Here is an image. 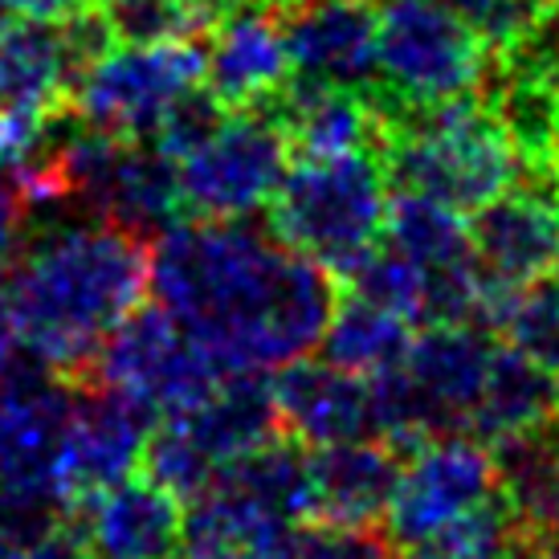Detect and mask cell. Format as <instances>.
I'll return each instance as SVG.
<instances>
[{"mask_svg":"<svg viewBox=\"0 0 559 559\" xmlns=\"http://www.w3.org/2000/svg\"><path fill=\"white\" fill-rule=\"evenodd\" d=\"M335 274L229 221L171 225L152 249V290L221 376L270 372L323 343Z\"/></svg>","mask_w":559,"mask_h":559,"instance_id":"6da1fadb","label":"cell"},{"mask_svg":"<svg viewBox=\"0 0 559 559\" xmlns=\"http://www.w3.org/2000/svg\"><path fill=\"white\" fill-rule=\"evenodd\" d=\"M152 286L147 241L107 221L70 225L33 241L4 282V331L66 380H91L115 326Z\"/></svg>","mask_w":559,"mask_h":559,"instance_id":"7a4b0ae2","label":"cell"},{"mask_svg":"<svg viewBox=\"0 0 559 559\" xmlns=\"http://www.w3.org/2000/svg\"><path fill=\"white\" fill-rule=\"evenodd\" d=\"M384 115L380 156L389 180L450 204L453 213H478L523 176L519 152L486 94L441 107H384Z\"/></svg>","mask_w":559,"mask_h":559,"instance_id":"3957f363","label":"cell"},{"mask_svg":"<svg viewBox=\"0 0 559 559\" xmlns=\"http://www.w3.org/2000/svg\"><path fill=\"white\" fill-rule=\"evenodd\" d=\"M389 185V168L376 147L343 156H298L270 197V229L282 246L314 258L340 282H352L380 246Z\"/></svg>","mask_w":559,"mask_h":559,"instance_id":"277c9868","label":"cell"},{"mask_svg":"<svg viewBox=\"0 0 559 559\" xmlns=\"http://www.w3.org/2000/svg\"><path fill=\"white\" fill-rule=\"evenodd\" d=\"M376 70L384 107H441L486 94L490 53L450 0H376Z\"/></svg>","mask_w":559,"mask_h":559,"instance_id":"5b68a950","label":"cell"},{"mask_svg":"<svg viewBox=\"0 0 559 559\" xmlns=\"http://www.w3.org/2000/svg\"><path fill=\"white\" fill-rule=\"evenodd\" d=\"M282 433L274 384L262 372L221 376L201 404L164 417L147 437L143 469L176 498H197L221 469Z\"/></svg>","mask_w":559,"mask_h":559,"instance_id":"8992f818","label":"cell"},{"mask_svg":"<svg viewBox=\"0 0 559 559\" xmlns=\"http://www.w3.org/2000/svg\"><path fill=\"white\" fill-rule=\"evenodd\" d=\"M49 152L62 168L70 201L115 229L147 241L185 217L180 164L168 152H159L152 140H119L107 131L82 127L79 135L66 140L49 135Z\"/></svg>","mask_w":559,"mask_h":559,"instance_id":"52a82bcc","label":"cell"},{"mask_svg":"<svg viewBox=\"0 0 559 559\" xmlns=\"http://www.w3.org/2000/svg\"><path fill=\"white\" fill-rule=\"evenodd\" d=\"M209 66L201 37L127 41L103 53L70 94V115L82 127L119 140H156L168 110L197 91Z\"/></svg>","mask_w":559,"mask_h":559,"instance_id":"ba28073f","label":"cell"},{"mask_svg":"<svg viewBox=\"0 0 559 559\" xmlns=\"http://www.w3.org/2000/svg\"><path fill=\"white\" fill-rule=\"evenodd\" d=\"M290 168V140L270 110H229L209 140L180 159L185 213L237 221L270 204Z\"/></svg>","mask_w":559,"mask_h":559,"instance_id":"9c48e42d","label":"cell"},{"mask_svg":"<svg viewBox=\"0 0 559 559\" xmlns=\"http://www.w3.org/2000/svg\"><path fill=\"white\" fill-rule=\"evenodd\" d=\"M91 380L131 392L156 417H171L201 404L221 384V372L164 307H135L107 335Z\"/></svg>","mask_w":559,"mask_h":559,"instance_id":"30bf717a","label":"cell"},{"mask_svg":"<svg viewBox=\"0 0 559 559\" xmlns=\"http://www.w3.org/2000/svg\"><path fill=\"white\" fill-rule=\"evenodd\" d=\"M156 413L131 392L110 389L103 380L74 384V413L66 425L58 486L70 511H86L94 498L131 474L143 462Z\"/></svg>","mask_w":559,"mask_h":559,"instance_id":"8fae6325","label":"cell"},{"mask_svg":"<svg viewBox=\"0 0 559 559\" xmlns=\"http://www.w3.org/2000/svg\"><path fill=\"white\" fill-rule=\"evenodd\" d=\"M498 495L495 453L474 437H441L413 450V462L401 466L389 502V535L401 547L425 539L462 514L486 507Z\"/></svg>","mask_w":559,"mask_h":559,"instance_id":"7c38bea8","label":"cell"},{"mask_svg":"<svg viewBox=\"0 0 559 559\" xmlns=\"http://www.w3.org/2000/svg\"><path fill=\"white\" fill-rule=\"evenodd\" d=\"M298 82L376 91V0H286L274 4Z\"/></svg>","mask_w":559,"mask_h":559,"instance_id":"4fadbf2b","label":"cell"},{"mask_svg":"<svg viewBox=\"0 0 559 559\" xmlns=\"http://www.w3.org/2000/svg\"><path fill=\"white\" fill-rule=\"evenodd\" d=\"M469 246L481 274L502 290H519L547 274L559 258V180L519 176L474 213Z\"/></svg>","mask_w":559,"mask_h":559,"instance_id":"5bb4252c","label":"cell"},{"mask_svg":"<svg viewBox=\"0 0 559 559\" xmlns=\"http://www.w3.org/2000/svg\"><path fill=\"white\" fill-rule=\"evenodd\" d=\"M495 347L486 343L478 326L466 323H433L429 331L413 335L401 359V372L425 404V417L433 425V437H466L469 413L481 396L486 372H490Z\"/></svg>","mask_w":559,"mask_h":559,"instance_id":"9a60e30c","label":"cell"},{"mask_svg":"<svg viewBox=\"0 0 559 559\" xmlns=\"http://www.w3.org/2000/svg\"><path fill=\"white\" fill-rule=\"evenodd\" d=\"M204 79L225 110H258L286 91L295 70L270 0H249L213 29Z\"/></svg>","mask_w":559,"mask_h":559,"instance_id":"2e32d148","label":"cell"},{"mask_svg":"<svg viewBox=\"0 0 559 559\" xmlns=\"http://www.w3.org/2000/svg\"><path fill=\"white\" fill-rule=\"evenodd\" d=\"M298 519L221 481H209L192 498L176 559H298Z\"/></svg>","mask_w":559,"mask_h":559,"instance_id":"e0dca14e","label":"cell"},{"mask_svg":"<svg viewBox=\"0 0 559 559\" xmlns=\"http://www.w3.org/2000/svg\"><path fill=\"white\" fill-rule=\"evenodd\" d=\"M274 401H278L282 429L314 450L376 433L372 380L347 372L331 359L286 364V372L274 380Z\"/></svg>","mask_w":559,"mask_h":559,"instance_id":"ac0fdd59","label":"cell"},{"mask_svg":"<svg viewBox=\"0 0 559 559\" xmlns=\"http://www.w3.org/2000/svg\"><path fill=\"white\" fill-rule=\"evenodd\" d=\"M270 110L290 140L298 156H343L364 152L384 140L389 115L380 107L376 91H347V86H319V82L290 79L278 98H270Z\"/></svg>","mask_w":559,"mask_h":559,"instance_id":"d6986e66","label":"cell"},{"mask_svg":"<svg viewBox=\"0 0 559 559\" xmlns=\"http://www.w3.org/2000/svg\"><path fill=\"white\" fill-rule=\"evenodd\" d=\"M401 478V450L389 441H335L311 453V523L359 527L389 514Z\"/></svg>","mask_w":559,"mask_h":559,"instance_id":"ffe728a7","label":"cell"},{"mask_svg":"<svg viewBox=\"0 0 559 559\" xmlns=\"http://www.w3.org/2000/svg\"><path fill=\"white\" fill-rule=\"evenodd\" d=\"M180 527V498L152 478H123L86 507L98 559H176Z\"/></svg>","mask_w":559,"mask_h":559,"instance_id":"44dd1931","label":"cell"},{"mask_svg":"<svg viewBox=\"0 0 559 559\" xmlns=\"http://www.w3.org/2000/svg\"><path fill=\"white\" fill-rule=\"evenodd\" d=\"M74 70L66 58L62 25L41 16H16L0 37V110L53 119L70 110Z\"/></svg>","mask_w":559,"mask_h":559,"instance_id":"7402d4cb","label":"cell"},{"mask_svg":"<svg viewBox=\"0 0 559 559\" xmlns=\"http://www.w3.org/2000/svg\"><path fill=\"white\" fill-rule=\"evenodd\" d=\"M559 417V376L531 364L514 347H495L481 396L469 413L466 437L495 450L519 433H531Z\"/></svg>","mask_w":559,"mask_h":559,"instance_id":"603a6c76","label":"cell"},{"mask_svg":"<svg viewBox=\"0 0 559 559\" xmlns=\"http://www.w3.org/2000/svg\"><path fill=\"white\" fill-rule=\"evenodd\" d=\"M408 343H413L408 319H401L396 311L364 295L335 302V314L323 331L326 359L356 376H376L392 364H401Z\"/></svg>","mask_w":559,"mask_h":559,"instance_id":"cb8c5ba5","label":"cell"},{"mask_svg":"<svg viewBox=\"0 0 559 559\" xmlns=\"http://www.w3.org/2000/svg\"><path fill=\"white\" fill-rule=\"evenodd\" d=\"M384 237H389L392 249H401L404 258H413L425 274L474 258L462 213H453L450 204L433 201L425 192H413V188H396L389 197Z\"/></svg>","mask_w":559,"mask_h":559,"instance_id":"d4e9b609","label":"cell"},{"mask_svg":"<svg viewBox=\"0 0 559 559\" xmlns=\"http://www.w3.org/2000/svg\"><path fill=\"white\" fill-rule=\"evenodd\" d=\"M523 547H539L527 531L514 523L502 498H490L478 511L429 531L425 539L404 547V559H511Z\"/></svg>","mask_w":559,"mask_h":559,"instance_id":"484cf974","label":"cell"},{"mask_svg":"<svg viewBox=\"0 0 559 559\" xmlns=\"http://www.w3.org/2000/svg\"><path fill=\"white\" fill-rule=\"evenodd\" d=\"M495 331L507 335L514 352H523L531 364L559 376V270L539 274L535 282L519 286L507 298V311Z\"/></svg>","mask_w":559,"mask_h":559,"instance_id":"4316f807","label":"cell"},{"mask_svg":"<svg viewBox=\"0 0 559 559\" xmlns=\"http://www.w3.org/2000/svg\"><path fill=\"white\" fill-rule=\"evenodd\" d=\"M450 4L486 46V53L502 58L539 29V21L551 13L556 0H450Z\"/></svg>","mask_w":559,"mask_h":559,"instance_id":"83f0119b","label":"cell"},{"mask_svg":"<svg viewBox=\"0 0 559 559\" xmlns=\"http://www.w3.org/2000/svg\"><path fill=\"white\" fill-rule=\"evenodd\" d=\"M298 559H404V551L389 531H380L376 523H359V527L314 523L311 531H302Z\"/></svg>","mask_w":559,"mask_h":559,"instance_id":"f1b7e54d","label":"cell"},{"mask_svg":"<svg viewBox=\"0 0 559 559\" xmlns=\"http://www.w3.org/2000/svg\"><path fill=\"white\" fill-rule=\"evenodd\" d=\"M188 9H192V13L201 16V25L209 33L217 29L221 21H225V16L229 13H237V9H241V4H249V0H185Z\"/></svg>","mask_w":559,"mask_h":559,"instance_id":"f546056e","label":"cell"},{"mask_svg":"<svg viewBox=\"0 0 559 559\" xmlns=\"http://www.w3.org/2000/svg\"><path fill=\"white\" fill-rule=\"evenodd\" d=\"M21 225H25V217H21V213H13L9 204H0V265H9V258H13L16 237H21Z\"/></svg>","mask_w":559,"mask_h":559,"instance_id":"4dcf8cb0","label":"cell"},{"mask_svg":"<svg viewBox=\"0 0 559 559\" xmlns=\"http://www.w3.org/2000/svg\"><path fill=\"white\" fill-rule=\"evenodd\" d=\"M539 556H544V559H559V519L544 531V539H539Z\"/></svg>","mask_w":559,"mask_h":559,"instance_id":"1f68e13d","label":"cell"},{"mask_svg":"<svg viewBox=\"0 0 559 559\" xmlns=\"http://www.w3.org/2000/svg\"><path fill=\"white\" fill-rule=\"evenodd\" d=\"M16 16H21V9H16V0H0V37L9 33V25H13Z\"/></svg>","mask_w":559,"mask_h":559,"instance_id":"d6a6232c","label":"cell"},{"mask_svg":"<svg viewBox=\"0 0 559 559\" xmlns=\"http://www.w3.org/2000/svg\"><path fill=\"white\" fill-rule=\"evenodd\" d=\"M4 282H9V265H0V331H4Z\"/></svg>","mask_w":559,"mask_h":559,"instance_id":"836d02e7","label":"cell"},{"mask_svg":"<svg viewBox=\"0 0 559 559\" xmlns=\"http://www.w3.org/2000/svg\"><path fill=\"white\" fill-rule=\"evenodd\" d=\"M94 4H103V9H107V4H119V0H94Z\"/></svg>","mask_w":559,"mask_h":559,"instance_id":"e575fe53","label":"cell"},{"mask_svg":"<svg viewBox=\"0 0 559 559\" xmlns=\"http://www.w3.org/2000/svg\"><path fill=\"white\" fill-rule=\"evenodd\" d=\"M270 4H286V0H270Z\"/></svg>","mask_w":559,"mask_h":559,"instance_id":"d590c367","label":"cell"}]
</instances>
